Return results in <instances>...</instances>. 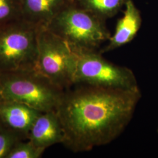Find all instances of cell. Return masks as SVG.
<instances>
[{
    "label": "cell",
    "mask_w": 158,
    "mask_h": 158,
    "mask_svg": "<svg viewBox=\"0 0 158 158\" xmlns=\"http://www.w3.org/2000/svg\"><path fill=\"white\" fill-rule=\"evenodd\" d=\"M74 85L64 91L56 110L64 132L62 143L74 152L89 151L115 139L141 98L138 87Z\"/></svg>",
    "instance_id": "1"
},
{
    "label": "cell",
    "mask_w": 158,
    "mask_h": 158,
    "mask_svg": "<svg viewBox=\"0 0 158 158\" xmlns=\"http://www.w3.org/2000/svg\"><path fill=\"white\" fill-rule=\"evenodd\" d=\"M46 28L76 50H97L111 36L105 20L79 6L75 0Z\"/></svg>",
    "instance_id": "2"
},
{
    "label": "cell",
    "mask_w": 158,
    "mask_h": 158,
    "mask_svg": "<svg viewBox=\"0 0 158 158\" xmlns=\"http://www.w3.org/2000/svg\"><path fill=\"white\" fill-rule=\"evenodd\" d=\"M64 91L34 70L0 73L3 100L23 103L42 113L56 111Z\"/></svg>",
    "instance_id": "3"
},
{
    "label": "cell",
    "mask_w": 158,
    "mask_h": 158,
    "mask_svg": "<svg viewBox=\"0 0 158 158\" xmlns=\"http://www.w3.org/2000/svg\"><path fill=\"white\" fill-rule=\"evenodd\" d=\"M40 28L23 19L0 25V73L35 69Z\"/></svg>",
    "instance_id": "4"
},
{
    "label": "cell",
    "mask_w": 158,
    "mask_h": 158,
    "mask_svg": "<svg viewBox=\"0 0 158 158\" xmlns=\"http://www.w3.org/2000/svg\"><path fill=\"white\" fill-rule=\"evenodd\" d=\"M75 64V52L68 42L46 27H40L34 70L66 90L74 85Z\"/></svg>",
    "instance_id": "5"
},
{
    "label": "cell",
    "mask_w": 158,
    "mask_h": 158,
    "mask_svg": "<svg viewBox=\"0 0 158 158\" xmlns=\"http://www.w3.org/2000/svg\"><path fill=\"white\" fill-rule=\"evenodd\" d=\"M73 51L76 54L74 85L118 89L138 87L135 76L130 69L108 62L100 52L86 49Z\"/></svg>",
    "instance_id": "6"
},
{
    "label": "cell",
    "mask_w": 158,
    "mask_h": 158,
    "mask_svg": "<svg viewBox=\"0 0 158 158\" xmlns=\"http://www.w3.org/2000/svg\"><path fill=\"white\" fill-rule=\"evenodd\" d=\"M42 112L19 102H0V119L2 124L27 139L29 131Z\"/></svg>",
    "instance_id": "7"
},
{
    "label": "cell",
    "mask_w": 158,
    "mask_h": 158,
    "mask_svg": "<svg viewBox=\"0 0 158 158\" xmlns=\"http://www.w3.org/2000/svg\"><path fill=\"white\" fill-rule=\"evenodd\" d=\"M64 132L56 111L42 113L29 131L27 140L36 147L46 149L56 143H62Z\"/></svg>",
    "instance_id": "8"
},
{
    "label": "cell",
    "mask_w": 158,
    "mask_h": 158,
    "mask_svg": "<svg viewBox=\"0 0 158 158\" xmlns=\"http://www.w3.org/2000/svg\"><path fill=\"white\" fill-rule=\"evenodd\" d=\"M141 25V12L132 0H128L125 5L124 15L118 21L114 34L100 52L102 54L128 44L134 39Z\"/></svg>",
    "instance_id": "9"
},
{
    "label": "cell",
    "mask_w": 158,
    "mask_h": 158,
    "mask_svg": "<svg viewBox=\"0 0 158 158\" xmlns=\"http://www.w3.org/2000/svg\"><path fill=\"white\" fill-rule=\"evenodd\" d=\"M23 19L38 27H47L74 0H20Z\"/></svg>",
    "instance_id": "10"
},
{
    "label": "cell",
    "mask_w": 158,
    "mask_h": 158,
    "mask_svg": "<svg viewBox=\"0 0 158 158\" xmlns=\"http://www.w3.org/2000/svg\"><path fill=\"white\" fill-rule=\"evenodd\" d=\"M128 0H75L76 3L96 16L106 20L115 15Z\"/></svg>",
    "instance_id": "11"
},
{
    "label": "cell",
    "mask_w": 158,
    "mask_h": 158,
    "mask_svg": "<svg viewBox=\"0 0 158 158\" xmlns=\"http://www.w3.org/2000/svg\"><path fill=\"white\" fill-rule=\"evenodd\" d=\"M23 19L20 0H0V25Z\"/></svg>",
    "instance_id": "12"
},
{
    "label": "cell",
    "mask_w": 158,
    "mask_h": 158,
    "mask_svg": "<svg viewBox=\"0 0 158 158\" xmlns=\"http://www.w3.org/2000/svg\"><path fill=\"white\" fill-rule=\"evenodd\" d=\"M25 139L22 136L0 124V158H6L12 148L20 141Z\"/></svg>",
    "instance_id": "13"
},
{
    "label": "cell",
    "mask_w": 158,
    "mask_h": 158,
    "mask_svg": "<svg viewBox=\"0 0 158 158\" xmlns=\"http://www.w3.org/2000/svg\"><path fill=\"white\" fill-rule=\"evenodd\" d=\"M20 141L12 148L6 158H39L45 149L36 147L32 142Z\"/></svg>",
    "instance_id": "14"
},
{
    "label": "cell",
    "mask_w": 158,
    "mask_h": 158,
    "mask_svg": "<svg viewBox=\"0 0 158 158\" xmlns=\"http://www.w3.org/2000/svg\"><path fill=\"white\" fill-rule=\"evenodd\" d=\"M3 100V98H2V97H1V94H0V102H2Z\"/></svg>",
    "instance_id": "15"
},
{
    "label": "cell",
    "mask_w": 158,
    "mask_h": 158,
    "mask_svg": "<svg viewBox=\"0 0 158 158\" xmlns=\"http://www.w3.org/2000/svg\"><path fill=\"white\" fill-rule=\"evenodd\" d=\"M1 123H1V119H0V124H1Z\"/></svg>",
    "instance_id": "16"
},
{
    "label": "cell",
    "mask_w": 158,
    "mask_h": 158,
    "mask_svg": "<svg viewBox=\"0 0 158 158\" xmlns=\"http://www.w3.org/2000/svg\"></svg>",
    "instance_id": "17"
}]
</instances>
